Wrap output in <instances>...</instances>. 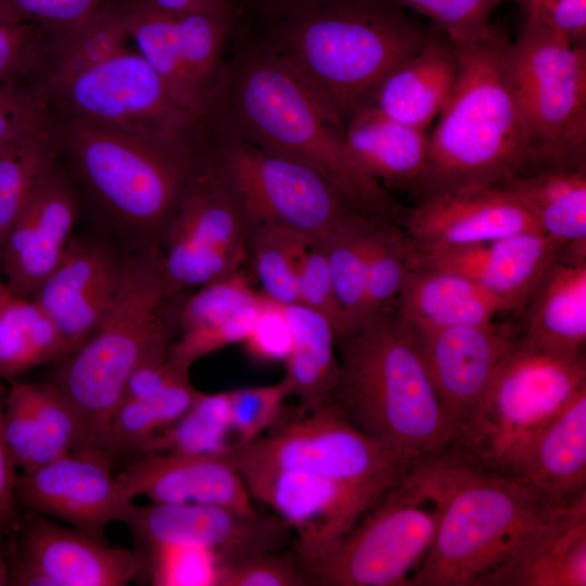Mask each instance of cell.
I'll return each instance as SVG.
<instances>
[{"mask_svg": "<svg viewBox=\"0 0 586 586\" xmlns=\"http://www.w3.org/2000/svg\"><path fill=\"white\" fill-rule=\"evenodd\" d=\"M113 0H0V12L51 34L82 24Z\"/></svg>", "mask_w": 586, "mask_h": 586, "instance_id": "obj_51", "label": "cell"}, {"mask_svg": "<svg viewBox=\"0 0 586 586\" xmlns=\"http://www.w3.org/2000/svg\"><path fill=\"white\" fill-rule=\"evenodd\" d=\"M403 480L438 509L434 537L410 586H486L520 540L566 506L449 448L409 466Z\"/></svg>", "mask_w": 586, "mask_h": 586, "instance_id": "obj_2", "label": "cell"}, {"mask_svg": "<svg viewBox=\"0 0 586 586\" xmlns=\"http://www.w3.org/2000/svg\"><path fill=\"white\" fill-rule=\"evenodd\" d=\"M575 46L586 41V0H525L521 4Z\"/></svg>", "mask_w": 586, "mask_h": 586, "instance_id": "obj_54", "label": "cell"}, {"mask_svg": "<svg viewBox=\"0 0 586 586\" xmlns=\"http://www.w3.org/2000/svg\"><path fill=\"white\" fill-rule=\"evenodd\" d=\"M400 226L419 245L456 246L540 231L504 187L466 189L421 199L406 207Z\"/></svg>", "mask_w": 586, "mask_h": 586, "instance_id": "obj_23", "label": "cell"}, {"mask_svg": "<svg viewBox=\"0 0 586 586\" xmlns=\"http://www.w3.org/2000/svg\"><path fill=\"white\" fill-rule=\"evenodd\" d=\"M264 295L213 326L180 332L168 353L175 365L189 369L200 358L228 345L243 342L252 330Z\"/></svg>", "mask_w": 586, "mask_h": 586, "instance_id": "obj_48", "label": "cell"}, {"mask_svg": "<svg viewBox=\"0 0 586 586\" xmlns=\"http://www.w3.org/2000/svg\"><path fill=\"white\" fill-rule=\"evenodd\" d=\"M409 327L456 438L519 337V323L493 320L446 328Z\"/></svg>", "mask_w": 586, "mask_h": 586, "instance_id": "obj_18", "label": "cell"}, {"mask_svg": "<svg viewBox=\"0 0 586 586\" xmlns=\"http://www.w3.org/2000/svg\"><path fill=\"white\" fill-rule=\"evenodd\" d=\"M129 40L186 107L207 114L225 75L233 16L123 0Z\"/></svg>", "mask_w": 586, "mask_h": 586, "instance_id": "obj_15", "label": "cell"}, {"mask_svg": "<svg viewBox=\"0 0 586 586\" xmlns=\"http://www.w3.org/2000/svg\"><path fill=\"white\" fill-rule=\"evenodd\" d=\"M222 456L239 472L303 471L382 491L398 483L407 469L331 404L311 410L284 407L264 434Z\"/></svg>", "mask_w": 586, "mask_h": 586, "instance_id": "obj_11", "label": "cell"}, {"mask_svg": "<svg viewBox=\"0 0 586 586\" xmlns=\"http://www.w3.org/2000/svg\"><path fill=\"white\" fill-rule=\"evenodd\" d=\"M204 120L307 164L364 214L400 224L406 206L356 165L341 122L288 66L254 43L239 47L227 61Z\"/></svg>", "mask_w": 586, "mask_h": 586, "instance_id": "obj_1", "label": "cell"}, {"mask_svg": "<svg viewBox=\"0 0 586 586\" xmlns=\"http://www.w3.org/2000/svg\"><path fill=\"white\" fill-rule=\"evenodd\" d=\"M585 386V357L553 356L519 334L476 411L448 448L486 469L517 476L542 429Z\"/></svg>", "mask_w": 586, "mask_h": 586, "instance_id": "obj_8", "label": "cell"}, {"mask_svg": "<svg viewBox=\"0 0 586 586\" xmlns=\"http://www.w3.org/2000/svg\"><path fill=\"white\" fill-rule=\"evenodd\" d=\"M347 151L367 176L416 188L426 166L430 135L367 104L343 124Z\"/></svg>", "mask_w": 586, "mask_h": 586, "instance_id": "obj_31", "label": "cell"}, {"mask_svg": "<svg viewBox=\"0 0 586 586\" xmlns=\"http://www.w3.org/2000/svg\"><path fill=\"white\" fill-rule=\"evenodd\" d=\"M298 304L318 313L333 327L336 337L348 333L329 264L321 244L313 241L303 253L297 273Z\"/></svg>", "mask_w": 586, "mask_h": 586, "instance_id": "obj_49", "label": "cell"}, {"mask_svg": "<svg viewBox=\"0 0 586 586\" xmlns=\"http://www.w3.org/2000/svg\"><path fill=\"white\" fill-rule=\"evenodd\" d=\"M125 257L106 242L73 237L62 258L30 296L54 321L67 356L94 332L111 307Z\"/></svg>", "mask_w": 586, "mask_h": 586, "instance_id": "obj_21", "label": "cell"}, {"mask_svg": "<svg viewBox=\"0 0 586 586\" xmlns=\"http://www.w3.org/2000/svg\"><path fill=\"white\" fill-rule=\"evenodd\" d=\"M54 36L0 12V89L44 86Z\"/></svg>", "mask_w": 586, "mask_h": 586, "instance_id": "obj_43", "label": "cell"}, {"mask_svg": "<svg viewBox=\"0 0 586 586\" xmlns=\"http://www.w3.org/2000/svg\"><path fill=\"white\" fill-rule=\"evenodd\" d=\"M9 532L54 586H125L141 573V558L133 548L113 547L37 512L21 511Z\"/></svg>", "mask_w": 586, "mask_h": 586, "instance_id": "obj_24", "label": "cell"}, {"mask_svg": "<svg viewBox=\"0 0 586 586\" xmlns=\"http://www.w3.org/2000/svg\"><path fill=\"white\" fill-rule=\"evenodd\" d=\"M7 532L0 527V586H8V571L4 556V539Z\"/></svg>", "mask_w": 586, "mask_h": 586, "instance_id": "obj_60", "label": "cell"}, {"mask_svg": "<svg viewBox=\"0 0 586 586\" xmlns=\"http://www.w3.org/2000/svg\"><path fill=\"white\" fill-rule=\"evenodd\" d=\"M182 298L168 294L154 249L125 257L111 307L88 340L60 360L53 382L78 415L84 447H103L133 370L168 357Z\"/></svg>", "mask_w": 586, "mask_h": 586, "instance_id": "obj_7", "label": "cell"}, {"mask_svg": "<svg viewBox=\"0 0 586 586\" xmlns=\"http://www.w3.org/2000/svg\"><path fill=\"white\" fill-rule=\"evenodd\" d=\"M116 475L131 498L146 496L156 504L258 513L243 477L222 455L144 453Z\"/></svg>", "mask_w": 586, "mask_h": 586, "instance_id": "obj_25", "label": "cell"}, {"mask_svg": "<svg viewBox=\"0 0 586 586\" xmlns=\"http://www.w3.org/2000/svg\"><path fill=\"white\" fill-rule=\"evenodd\" d=\"M227 392H199L189 409L157 434L144 453L224 455L235 447Z\"/></svg>", "mask_w": 586, "mask_h": 586, "instance_id": "obj_38", "label": "cell"}, {"mask_svg": "<svg viewBox=\"0 0 586 586\" xmlns=\"http://www.w3.org/2000/svg\"><path fill=\"white\" fill-rule=\"evenodd\" d=\"M241 268L186 295L178 310V332L218 323L262 297Z\"/></svg>", "mask_w": 586, "mask_h": 586, "instance_id": "obj_44", "label": "cell"}, {"mask_svg": "<svg viewBox=\"0 0 586 586\" xmlns=\"http://www.w3.org/2000/svg\"><path fill=\"white\" fill-rule=\"evenodd\" d=\"M129 41L123 0H113L77 27L55 34L46 82L128 48Z\"/></svg>", "mask_w": 586, "mask_h": 586, "instance_id": "obj_41", "label": "cell"}, {"mask_svg": "<svg viewBox=\"0 0 586 586\" xmlns=\"http://www.w3.org/2000/svg\"><path fill=\"white\" fill-rule=\"evenodd\" d=\"M7 393V387L3 384V381L0 380V397H4Z\"/></svg>", "mask_w": 586, "mask_h": 586, "instance_id": "obj_62", "label": "cell"}, {"mask_svg": "<svg viewBox=\"0 0 586 586\" xmlns=\"http://www.w3.org/2000/svg\"><path fill=\"white\" fill-rule=\"evenodd\" d=\"M242 343L247 354L257 361L284 362L293 343L285 305L265 296L254 326Z\"/></svg>", "mask_w": 586, "mask_h": 586, "instance_id": "obj_53", "label": "cell"}, {"mask_svg": "<svg viewBox=\"0 0 586 586\" xmlns=\"http://www.w3.org/2000/svg\"><path fill=\"white\" fill-rule=\"evenodd\" d=\"M285 310L293 336L283 377L290 396L305 410L327 406L340 374L336 333L326 318L301 304L288 305Z\"/></svg>", "mask_w": 586, "mask_h": 586, "instance_id": "obj_33", "label": "cell"}, {"mask_svg": "<svg viewBox=\"0 0 586 586\" xmlns=\"http://www.w3.org/2000/svg\"><path fill=\"white\" fill-rule=\"evenodd\" d=\"M313 241L281 227L251 229L249 258L263 295L285 306L298 304V264Z\"/></svg>", "mask_w": 586, "mask_h": 586, "instance_id": "obj_39", "label": "cell"}, {"mask_svg": "<svg viewBox=\"0 0 586 586\" xmlns=\"http://www.w3.org/2000/svg\"><path fill=\"white\" fill-rule=\"evenodd\" d=\"M60 155L103 216L138 250L154 249L193 174L196 142L54 116Z\"/></svg>", "mask_w": 586, "mask_h": 586, "instance_id": "obj_6", "label": "cell"}, {"mask_svg": "<svg viewBox=\"0 0 586 586\" xmlns=\"http://www.w3.org/2000/svg\"><path fill=\"white\" fill-rule=\"evenodd\" d=\"M509 43L496 26L455 43L458 77L430 135L426 166L416 187L421 199L498 186L537 171L507 75Z\"/></svg>", "mask_w": 586, "mask_h": 586, "instance_id": "obj_5", "label": "cell"}, {"mask_svg": "<svg viewBox=\"0 0 586 586\" xmlns=\"http://www.w3.org/2000/svg\"><path fill=\"white\" fill-rule=\"evenodd\" d=\"M458 72L456 44L433 25L424 43L383 77L367 104L397 122L428 130L448 102Z\"/></svg>", "mask_w": 586, "mask_h": 586, "instance_id": "obj_27", "label": "cell"}, {"mask_svg": "<svg viewBox=\"0 0 586 586\" xmlns=\"http://www.w3.org/2000/svg\"><path fill=\"white\" fill-rule=\"evenodd\" d=\"M517 476L562 505L586 495V386L542 429Z\"/></svg>", "mask_w": 586, "mask_h": 586, "instance_id": "obj_30", "label": "cell"}, {"mask_svg": "<svg viewBox=\"0 0 586 586\" xmlns=\"http://www.w3.org/2000/svg\"><path fill=\"white\" fill-rule=\"evenodd\" d=\"M331 405L407 468L447 449L454 428L409 324L393 307L336 337Z\"/></svg>", "mask_w": 586, "mask_h": 586, "instance_id": "obj_4", "label": "cell"}, {"mask_svg": "<svg viewBox=\"0 0 586 586\" xmlns=\"http://www.w3.org/2000/svg\"><path fill=\"white\" fill-rule=\"evenodd\" d=\"M173 11H195L233 16L234 0H148Z\"/></svg>", "mask_w": 586, "mask_h": 586, "instance_id": "obj_59", "label": "cell"}, {"mask_svg": "<svg viewBox=\"0 0 586 586\" xmlns=\"http://www.w3.org/2000/svg\"><path fill=\"white\" fill-rule=\"evenodd\" d=\"M499 186L519 201L543 233L563 245L559 259L586 262V167L537 171Z\"/></svg>", "mask_w": 586, "mask_h": 586, "instance_id": "obj_32", "label": "cell"}, {"mask_svg": "<svg viewBox=\"0 0 586 586\" xmlns=\"http://www.w3.org/2000/svg\"><path fill=\"white\" fill-rule=\"evenodd\" d=\"M141 573L154 586H219L224 562L206 547L188 543L133 545Z\"/></svg>", "mask_w": 586, "mask_h": 586, "instance_id": "obj_42", "label": "cell"}, {"mask_svg": "<svg viewBox=\"0 0 586 586\" xmlns=\"http://www.w3.org/2000/svg\"><path fill=\"white\" fill-rule=\"evenodd\" d=\"M67 354L51 317L31 297L12 294L0 317V380L10 381Z\"/></svg>", "mask_w": 586, "mask_h": 586, "instance_id": "obj_34", "label": "cell"}, {"mask_svg": "<svg viewBox=\"0 0 586 586\" xmlns=\"http://www.w3.org/2000/svg\"><path fill=\"white\" fill-rule=\"evenodd\" d=\"M239 473L252 498L290 526L303 569L329 552L387 492L294 470Z\"/></svg>", "mask_w": 586, "mask_h": 586, "instance_id": "obj_16", "label": "cell"}, {"mask_svg": "<svg viewBox=\"0 0 586 586\" xmlns=\"http://www.w3.org/2000/svg\"><path fill=\"white\" fill-rule=\"evenodd\" d=\"M52 117L44 86L0 89V149Z\"/></svg>", "mask_w": 586, "mask_h": 586, "instance_id": "obj_52", "label": "cell"}, {"mask_svg": "<svg viewBox=\"0 0 586 586\" xmlns=\"http://www.w3.org/2000/svg\"><path fill=\"white\" fill-rule=\"evenodd\" d=\"M437 520L436 505L402 477L304 571L311 585L410 586Z\"/></svg>", "mask_w": 586, "mask_h": 586, "instance_id": "obj_12", "label": "cell"}, {"mask_svg": "<svg viewBox=\"0 0 586 586\" xmlns=\"http://www.w3.org/2000/svg\"><path fill=\"white\" fill-rule=\"evenodd\" d=\"M4 556L8 586H54L39 565L20 549L10 532L5 534Z\"/></svg>", "mask_w": 586, "mask_h": 586, "instance_id": "obj_57", "label": "cell"}, {"mask_svg": "<svg viewBox=\"0 0 586 586\" xmlns=\"http://www.w3.org/2000/svg\"><path fill=\"white\" fill-rule=\"evenodd\" d=\"M403 9L428 16L455 43L468 41L489 33L492 13L501 4L525 0H384Z\"/></svg>", "mask_w": 586, "mask_h": 586, "instance_id": "obj_46", "label": "cell"}, {"mask_svg": "<svg viewBox=\"0 0 586 586\" xmlns=\"http://www.w3.org/2000/svg\"><path fill=\"white\" fill-rule=\"evenodd\" d=\"M311 585L293 548L270 551L225 564L219 586Z\"/></svg>", "mask_w": 586, "mask_h": 586, "instance_id": "obj_50", "label": "cell"}, {"mask_svg": "<svg viewBox=\"0 0 586 586\" xmlns=\"http://www.w3.org/2000/svg\"><path fill=\"white\" fill-rule=\"evenodd\" d=\"M521 313V339L553 356L584 358L586 263L557 259L545 271Z\"/></svg>", "mask_w": 586, "mask_h": 586, "instance_id": "obj_28", "label": "cell"}, {"mask_svg": "<svg viewBox=\"0 0 586 586\" xmlns=\"http://www.w3.org/2000/svg\"><path fill=\"white\" fill-rule=\"evenodd\" d=\"M586 495L537 523L486 586H585Z\"/></svg>", "mask_w": 586, "mask_h": 586, "instance_id": "obj_26", "label": "cell"}, {"mask_svg": "<svg viewBox=\"0 0 586 586\" xmlns=\"http://www.w3.org/2000/svg\"><path fill=\"white\" fill-rule=\"evenodd\" d=\"M52 115L84 118L196 142L202 117L174 95L161 76L128 48L49 79Z\"/></svg>", "mask_w": 586, "mask_h": 586, "instance_id": "obj_13", "label": "cell"}, {"mask_svg": "<svg viewBox=\"0 0 586 586\" xmlns=\"http://www.w3.org/2000/svg\"><path fill=\"white\" fill-rule=\"evenodd\" d=\"M4 397H0V527L5 532L13 528L21 509L15 497V468L2 432V410Z\"/></svg>", "mask_w": 586, "mask_h": 586, "instance_id": "obj_56", "label": "cell"}, {"mask_svg": "<svg viewBox=\"0 0 586 586\" xmlns=\"http://www.w3.org/2000/svg\"><path fill=\"white\" fill-rule=\"evenodd\" d=\"M562 249V244L539 231L456 246H424L413 242L411 267L460 273L509 301L521 314Z\"/></svg>", "mask_w": 586, "mask_h": 586, "instance_id": "obj_22", "label": "cell"}, {"mask_svg": "<svg viewBox=\"0 0 586 586\" xmlns=\"http://www.w3.org/2000/svg\"><path fill=\"white\" fill-rule=\"evenodd\" d=\"M235 447L269 430L282 413L290 391L283 378L276 384L228 391ZM234 447V448H235Z\"/></svg>", "mask_w": 586, "mask_h": 586, "instance_id": "obj_47", "label": "cell"}, {"mask_svg": "<svg viewBox=\"0 0 586 586\" xmlns=\"http://www.w3.org/2000/svg\"><path fill=\"white\" fill-rule=\"evenodd\" d=\"M412 251L413 242L400 224L380 221L374 227L369 243L361 323L395 307L411 269Z\"/></svg>", "mask_w": 586, "mask_h": 586, "instance_id": "obj_40", "label": "cell"}, {"mask_svg": "<svg viewBox=\"0 0 586 586\" xmlns=\"http://www.w3.org/2000/svg\"><path fill=\"white\" fill-rule=\"evenodd\" d=\"M189 371L175 365L168 357L165 360L144 362L128 378L123 400L152 396L178 381L189 379Z\"/></svg>", "mask_w": 586, "mask_h": 586, "instance_id": "obj_55", "label": "cell"}, {"mask_svg": "<svg viewBox=\"0 0 586 586\" xmlns=\"http://www.w3.org/2000/svg\"><path fill=\"white\" fill-rule=\"evenodd\" d=\"M12 294L13 293L10 291L5 282L4 283L0 282V317L3 311L4 306L7 305Z\"/></svg>", "mask_w": 586, "mask_h": 586, "instance_id": "obj_61", "label": "cell"}, {"mask_svg": "<svg viewBox=\"0 0 586 586\" xmlns=\"http://www.w3.org/2000/svg\"><path fill=\"white\" fill-rule=\"evenodd\" d=\"M523 11L506 69L537 171L586 167V48Z\"/></svg>", "mask_w": 586, "mask_h": 586, "instance_id": "obj_9", "label": "cell"}, {"mask_svg": "<svg viewBox=\"0 0 586 586\" xmlns=\"http://www.w3.org/2000/svg\"><path fill=\"white\" fill-rule=\"evenodd\" d=\"M115 459L103 447L76 448L26 472H17L15 497L20 509L67 522L105 539V528L122 522L133 502L114 474Z\"/></svg>", "mask_w": 586, "mask_h": 586, "instance_id": "obj_17", "label": "cell"}, {"mask_svg": "<svg viewBox=\"0 0 586 586\" xmlns=\"http://www.w3.org/2000/svg\"><path fill=\"white\" fill-rule=\"evenodd\" d=\"M59 157L53 117L0 149V249L36 183Z\"/></svg>", "mask_w": 586, "mask_h": 586, "instance_id": "obj_36", "label": "cell"}, {"mask_svg": "<svg viewBox=\"0 0 586 586\" xmlns=\"http://www.w3.org/2000/svg\"><path fill=\"white\" fill-rule=\"evenodd\" d=\"M430 30L384 0H344L266 25L250 42L288 66L343 125Z\"/></svg>", "mask_w": 586, "mask_h": 586, "instance_id": "obj_3", "label": "cell"}, {"mask_svg": "<svg viewBox=\"0 0 586 586\" xmlns=\"http://www.w3.org/2000/svg\"><path fill=\"white\" fill-rule=\"evenodd\" d=\"M60 158L36 183L0 249L5 284L18 296L35 293L73 238L79 193L74 176Z\"/></svg>", "mask_w": 586, "mask_h": 586, "instance_id": "obj_20", "label": "cell"}, {"mask_svg": "<svg viewBox=\"0 0 586 586\" xmlns=\"http://www.w3.org/2000/svg\"><path fill=\"white\" fill-rule=\"evenodd\" d=\"M198 154L235 194L251 229L281 227L321 241L349 217L366 215L307 164L204 119Z\"/></svg>", "mask_w": 586, "mask_h": 586, "instance_id": "obj_10", "label": "cell"}, {"mask_svg": "<svg viewBox=\"0 0 586 586\" xmlns=\"http://www.w3.org/2000/svg\"><path fill=\"white\" fill-rule=\"evenodd\" d=\"M26 391L48 462L84 447L77 412L54 383H26Z\"/></svg>", "mask_w": 586, "mask_h": 586, "instance_id": "obj_45", "label": "cell"}, {"mask_svg": "<svg viewBox=\"0 0 586 586\" xmlns=\"http://www.w3.org/2000/svg\"><path fill=\"white\" fill-rule=\"evenodd\" d=\"M250 231L235 194L196 154L176 213L154 247L168 294L186 296L241 269Z\"/></svg>", "mask_w": 586, "mask_h": 586, "instance_id": "obj_14", "label": "cell"}, {"mask_svg": "<svg viewBox=\"0 0 586 586\" xmlns=\"http://www.w3.org/2000/svg\"><path fill=\"white\" fill-rule=\"evenodd\" d=\"M199 392L190 379H184L152 396L124 399L111 420L103 448L115 460L141 455L157 434L189 409Z\"/></svg>", "mask_w": 586, "mask_h": 586, "instance_id": "obj_35", "label": "cell"}, {"mask_svg": "<svg viewBox=\"0 0 586 586\" xmlns=\"http://www.w3.org/2000/svg\"><path fill=\"white\" fill-rule=\"evenodd\" d=\"M133 545L195 544L215 551L225 564L256 555L280 551L292 538L278 515H245L228 508L152 502L128 507L122 520Z\"/></svg>", "mask_w": 586, "mask_h": 586, "instance_id": "obj_19", "label": "cell"}, {"mask_svg": "<svg viewBox=\"0 0 586 586\" xmlns=\"http://www.w3.org/2000/svg\"><path fill=\"white\" fill-rule=\"evenodd\" d=\"M395 308L410 326L446 328L484 323L518 313L507 300L476 281L448 270L411 267Z\"/></svg>", "mask_w": 586, "mask_h": 586, "instance_id": "obj_29", "label": "cell"}, {"mask_svg": "<svg viewBox=\"0 0 586 586\" xmlns=\"http://www.w3.org/2000/svg\"><path fill=\"white\" fill-rule=\"evenodd\" d=\"M344 0H244L264 23V26L282 20L294 13L327 7ZM234 0V8H235Z\"/></svg>", "mask_w": 586, "mask_h": 586, "instance_id": "obj_58", "label": "cell"}, {"mask_svg": "<svg viewBox=\"0 0 586 586\" xmlns=\"http://www.w3.org/2000/svg\"><path fill=\"white\" fill-rule=\"evenodd\" d=\"M380 221L386 220L357 214L318 241L324 251L348 332L362 322L369 243Z\"/></svg>", "mask_w": 586, "mask_h": 586, "instance_id": "obj_37", "label": "cell"}]
</instances>
